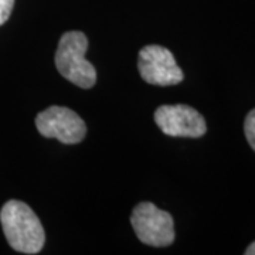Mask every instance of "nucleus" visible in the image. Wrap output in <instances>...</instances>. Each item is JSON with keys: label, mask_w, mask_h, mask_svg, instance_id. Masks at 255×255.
<instances>
[{"label": "nucleus", "mask_w": 255, "mask_h": 255, "mask_svg": "<svg viewBox=\"0 0 255 255\" xmlns=\"http://www.w3.org/2000/svg\"><path fill=\"white\" fill-rule=\"evenodd\" d=\"M0 223L9 246L23 254H37L46 241L44 228L26 203L9 200L0 211Z\"/></svg>", "instance_id": "nucleus-1"}, {"label": "nucleus", "mask_w": 255, "mask_h": 255, "mask_svg": "<svg viewBox=\"0 0 255 255\" xmlns=\"http://www.w3.org/2000/svg\"><path fill=\"white\" fill-rule=\"evenodd\" d=\"M88 38L82 31H67L58 41L55 51V67L65 80L77 87L90 90L97 82V71L85 60Z\"/></svg>", "instance_id": "nucleus-2"}, {"label": "nucleus", "mask_w": 255, "mask_h": 255, "mask_svg": "<svg viewBox=\"0 0 255 255\" xmlns=\"http://www.w3.org/2000/svg\"><path fill=\"white\" fill-rule=\"evenodd\" d=\"M130 224L143 244L167 247L174 241L173 217L167 211L157 209L153 203H139L132 210Z\"/></svg>", "instance_id": "nucleus-3"}, {"label": "nucleus", "mask_w": 255, "mask_h": 255, "mask_svg": "<svg viewBox=\"0 0 255 255\" xmlns=\"http://www.w3.org/2000/svg\"><path fill=\"white\" fill-rule=\"evenodd\" d=\"M137 68L143 81L159 87L176 85L184 78L182 68L174 60L173 53L169 48L157 44L145 46L139 51Z\"/></svg>", "instance_id": "nucleus-4"}, {"label": "nucleus", "mask_w": 255, "mask_h": 255, "mask_svg": "<svg viewBox=\"0 0 255 255\" xmlns=\"http://www.w3.org/2000/svg\"><path fill=\"white\" fill-rule=\"evenodd\" d=\"M37 130L44 137L58 139L64 145H75L84 140L87 127L73 110L53 105L41 111L36 118Z\"/></svg>", "instance_id": "nucleus-5"}, {"label": "nucleus", "mask_w": 255, "mask_h": 255, "mask_svg": "<svg viewBox=\"0 0 255 255\" xmlns=\"http://www.w3.org/2000/svg\"><path fill=\"white\" fill-rule=\"evenodd\" d=\"M155 122L167 136L200 137L207 132L203 115L184 104L159 107L155 112Z\"/></svg>", "instance_id": "nucleus-6"}, {"label": "nucleus", "mask_w": 255, "mask_h": 255, "mask_svg": "<svg viewBox=\"0 0 255 255\" xmlns=\"http://www.w3.org/2000/svg\"><path fill=\"white\" fill-rule=\"evenodd\" d=\"M244 132H246L247 140L255 150V110L250 111L244 122Z\"/></svg>", "instance_id": "nucleus-7"}, {"label": "nucleus", "mask_w": 255, "mask_h": 255, "mask_svg": "<svg viewBox=\"0 0 255 255\" xmlns=\"http://www.w3.org/2000/svg\"><path fill=\"white\" fill-rule=\"evenodd\" d=\"M13 6H14V0H0V26L9 20Z\"/></svg>", "instance_id": "nucleus-8"}, {"label": "nucleus", "mask_w": 255, "mask_h": 255, "mask_svg": "<svg viewBox=\"0 0 255 255\" xmlns=\"http://www.w3.org/2000/svg\"><path fill=\"white\" fill-rule=\"evenodd\" d=\"M246 255H255V241L246 250Z\"/></svg>", "instance_id": "nucleus-9"}]
</instances>
